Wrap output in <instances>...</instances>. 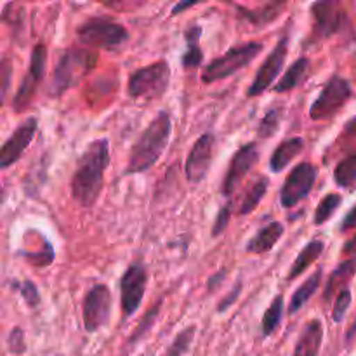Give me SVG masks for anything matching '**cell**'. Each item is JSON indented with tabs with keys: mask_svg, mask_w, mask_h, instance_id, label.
<instances>
[{
	"mask_svg": "<svg viewBox=\"0 0 356 356\" xmlns=\"http://www.w3.org/2000/svg\"><path fill=\"white\" fill-rule=\"evenodd\" d=\"M110 165V143L106 138L94 139L80 155L72 176L70 190L80 207L90 209L99 198L104 184V172Z\"/></svg>",
	"mask_w": 356,
	"mask_h": 356,
	"instance_id": "obj_1",
	"label": "cell"
},
{
	"mask_svg": "<svg viewBox=\"0 0 356 356\" xmlns=\"http://www.w3.org/2000/svg\"><path fill=\"white\" fill-rule=\"evenodd\" d=\"M170 134H172V117L167 110H160L132 145L125 176L143 174L152 169L165 152Z\"/></svg>",
	"mask_w": 356,
	"mask_h": 356,
	"instance_id": "obj_2",
	"label": "cell"
},
{
	"mask_svg": "<svg viewBox=\"0 0 356 356\" xmlns=\"http://www.w3.org/2000/svg\"><path fill=\"white\" fill-rule=\"evenodd\" d=\"M97 65V54L90 49H66L52 72L47 94L51 97H61L72 87L79 86Z\"/></svg>",
	"mask_w": 356,
	"mask_h": 356,
	"instance_id": "obj_3",
	"label": "cell"
},
{
	"mask_svg": "<svg viewBox=\"0 0 356 356\" xmlns=\"http://www.w3.org/2000/svg\"><path fill=\"white\" fill-rule=\"evenodd\" d=\"M261 51H263L261 42H247V44L235 45L222 56L214 58L209 65H205V68L202 70V82L209 86V83L219 82V80L235 75L236 72L250 65L256 59V56H259Z\"/></svg>",
	"mask_w": 356,
	"mask_h": 356,
	"instance_id": "obj_4",
	"label": "cell"
},
{
	"mask_svg": "<svg viewBox=\"0 0 356 356\" xmlns=\"http://www.w3.org/2000/svg\"><path fill=\"white\" fill-rule=\"evenodd\" d=\"M76 38L87 47L117 49L129 40V31L110 17L92 16L76 28Z\"/></svg>",
	"mask_w": 356,
	"mask_h": 356,
	"instance_id": "obj_5",
	"label": "cell"
},
{
	"mask_svg": "<svg viewBox=\"0 0 356 356\" xmlns=\"http://www.w3.org/2000/svg\"><path fill=\"white\" fill-rule=\"evenodd\" d=\"M170 80L167 61H155L138 68L129 76L127 92L132 99H159L165 94Z\"/></svg>",
	"mask_w": 356,
	"mask_h": 356,
	"instance_id": "obj_6",
	"label": "cell"
},
{
	"mask_svg": "<svg viewBox=\"0 0 356 356\" xmlns=\"http://www.w3.org/2000/svg\"><path fill=\"white\" fill-rule=\"evenodd\" d=\"M353 96V87L348 79L341 75H332L323 86L322 92L318 94L309 108L312 120H327L334 117L348 101Z\"/></svg>",
	"mask_w": 356,
	"mask_h": 356,
	"instance_id": "obj_7",
	"label": "cell"
},
{
	"mask_svg": "<svg viewBox=\"0 0 356 356\" xmlns=\"http://www.w3.org/2000/svg\"><path fill=\"white\" fill-rule=\"evenodd\" d=\"M313 17V38L315 40H327V38L339 35L350 28V17L339 2L334 0H322L312 6Z\"/></svg>",
	"mask_w": 356,
	"mask_h": 356,
	"instance_id": "obj_8",
	"label": "cell"
},
{
	"mask_svg": "<svg viewBox=\"0 0 356 356\" xmlns=\"http://www.w3.org/2000/svg\"><path fill=\"white\" fill-rule=\"evenodd\" d=\"M45 68H47V45L38 42L33 47L30 56V66H28L26 75L21 80L16 94L13 97V108L17 113H23L30 106L38 86L45 76Z\"/></svg>",
	"mask_w": 356,
	"mask_h": 356,
	"instance_id": "obj_9",
	"label": "cell"
},
{
	"mask_svg": "<svg viewBox=\"0 0 356 356\" xmlns=\"http://www.w3.org/2000/svg\"><path fill=\"white\" fill-rule=\"evenodd\" d=\"M111 292L108 285L96 284L89 289L82 301L83 329L89 334L97 332L110 323Z\"/></svg>",
	"mask_w": 356,
	"mask_h": 356,
	"instance_id": "obj_10",
	"label": "cell"
},
{
	"mask_svg": "<svg viewBox=\"0 0 356 356\" xmlns=\"http://www.w3.org/2000/svg\"><path fill=\"white\" fill-rule=\"evenodd\" d=\"M148 285V271L145 264L134 263L124 271L120 278V308L124 318H131L145 299Z\"/></svg>",
	"mask_w": 356,
	"mask_h": 356,
	"instance_id": "obj_11",
	"label": "cell"
},
{
	"mask_svg": "<svg viewBox=\"0 0 356 356\" xmlns=\"http://www.w3.org/2000/svg\"><path fill=\"white\" fill-rule=\"evenodd\" d=\"M318 170L312 162H301L291 170L287 179L284 181V186L280 190V204L282 207L292 209L305 200L312 193L313 186L316 183Z\"/></svg>",
	"mask_w": 356,
	"mask_h": 356,
	"instance_id": "obj_12",
	"label": "cell"
},
{
	"mask_svg": "<svg viewBox=\"0 0 356 356\" xmlns=\"http://www.w3.org/2000/svg\"><path fill=\"white\" fill-rule=\"evenodd\" d=\"M287 52H289V35H284V37L278 40V44L273 47V51H271L270 54H268V58L264 59V63L259 66V70H257L252 83H250V87L247 89V97L261 96L264 90H268L271 86H273L278 73L284 70L285 59H287Z\"/></svg>",
	"mask_w": 356,
	"mask_h": 356,
	"instance_id": "obj_13",
	"label": "cell"
},
{
	"mask_svg": "<svg viewBox=\"0 0 356 356\" xmlns=\"http://www.w3.org/2000/svg\"><path fill=\"white\" fill-rule=\"evenodd\" d=\"M257 162H259V146H257V143H245L243 146H240L235 155L232 156V160H229L228 170L222 177L221 193L226 198L232 197L236 186L242 183L243 177L254 169Z\"/></svg>",
	"mask_w": 356,
	"mask_h": 356,
	"instance_id": "obj_14",
	"label": "cell"
},
{
	"mask_svg": "<svg viewBox=\"0 0 356 356\" xmlns=\"http://www.w3.org/2000/svg\"><path fill=\"white\" fill-rule=\"evenodd\" d=\"M214 149L216 136L212 132H205L197 139L184 163V174L190 183L200 184L205 179L211 169L212 159H214Z\"/></svg>",
	"mask_w": 356,
	"mask_h": 356,
	"instance_id": "obj_15",
	"label": "cell"
},
{
	"mask_svg": "<svg viewBox=\"0 0 356 356\" xmlns=\"http://www.w3.org/2000/svg\"><path fill=\"white\" fill-rule=\"evenodd\" d=\"M37 117H28L26 120L17 125L16 131L6 139V143L2 145V149H0V167L2 169H9L13 163H16L23 156L24 149L33 141L35 134H37Z\"/></svg>",
	"mask_w": 356,
	"mask_h": 356,
	"instance_id": "obj_16",
	"label": "cell"
},
{
	"mask_svg": "<svg viewBox=\"0 0 356 356\" xmlns=\"http://www.w3.org/2000/svg\"><path fill=\"white\" fill-rule=\"evenodd\" d=\"M285 226L280 221H271L266 226L259 229L252 238L247 242L245 250L249 254H266L273 250V247L277 245L278 240L284 236Z\"/></svg>",
	"mask_w": 356,
	"mask_h": 356,
	"instance_id": "obj_17",
	"label": "cell"
},
{
	"mask_svg": "<svg viewBox=\"0 0 356 356\" xmlns=\"http://www.w3.org/2000/svg\"><path fill=\"white\" fill-rule=\"evenodd\" d=\"M323 343V323L322 320L313 318L312 322L306 323L296 343L294 355L292 356H318L320 348Z\"/></svg>",
	"mask_w": 356,
	"mask_h": 356,
	"instance_id": "obj_18",
	"label": "cell"
},
{
	"mask_svg": "<svg viewBox=\"0 0 356 356\" xmlns=\"http://www.w3.org/2000/svg\"><path fill=\"white\" fill-rule=\"evenodd\" d=\"M285 7H287V2H270L257 7V9H247L243 6H235V9L243 21H247V23L254 24L257 28H263L273 23Z\"/></svg>",
	"mask_w": 356,
	"mask_h": 356,
	"instance_id": "obj_19",
	"label": "cell"
},
{
	"mask_svg": "<svg viewBox=\"0 0 356 356\" xmlns=\"http://www.w3.org/2000/svg\"><path fill=\"white\" fill-rule=\"evenodd\" d=\"M355 273H356V256L351 257V259H348V261H343V263H341L339 266H337L336 270L330 273L329 282H327L325 292H323V301L330 302L332 301L334 296L337 298L341 292L346 291V289H350L348 285H350L351 278L355 277Z\"/></svg>",
	"mask_w": 356,
	"mask_h": 356,
	"instance_id": "obj_20",
	"label": "cell"
},
{
	"mask_svg": "<svg viewBox=\"0 0 356 356\" xmlns=\"http://www.w3.org/2000/svg\"><path fill=\"white\" fill-rule=\"evenodd\" d=\"M305 148V139L294 136V138H287L280 143V145L275 148V152L271 153L270 159V169L271 172L278 174L299 155Z\"/></svg>",
	"mask_w": 356,
	"mask_h": 356,
	"instance_id": "obj_21",
	"label": "cell"
},
{
	"mask_svg": "<svg viewBox=\"0 0 356 356\" xmlns=\"http://www.w3.org/2000/svg\"><path fill=\"white\" fill-rule=\"evenodd\" d=\"M202 28L198 24H190L184 31V40H186V51L181 56V65L184 70L198 68L204 61V51L200 47Z\"/></svg>",
	"mask_w": 356,
	"mask_h": 356,
	"instance_id": "obj_22",
	"label": "cell"
},
{
	"mask_svg": "<svg viewBox=\"0 0 356 356\" xmlns=\"http://www.w3.org/2000/svg\"><path fill=\"white\" fill-rule=\"evenodd\" d=\"M323 249H325V243L318 238H315V240H312V242L306 243V245L302 247L301 252H299V256L294 259V263H292L291 271H289V275H287V282L301 277V275L305 273V271L308 270V268L312 266V264L315 263L320 256H322Z\"/></svg>",
	"mask_w": 356,
	"mask_h": 356,
	"instance_id": "obj_23",
	"label": "cell"
},
{
	"mask_svg": "<svg viewBox=\"0 0 356 356\" xmlns=\"http://www.w3.org/2000/svg\"><path fill=\"white\" fill-rule=\"evenodd\" d=\"M323 278V268H316L315 273L309 278H306L305 284H301L298 287V291L294 292L291 299V305H289V315H296L302 309V306H306V302L315 296V292L318 291L320 284H322Z\"/></svg>",
	"mask_w": 356,
	"mask_h": 356,
	"instance_id": "obj_24",
	"label": "cell"
},
{
	"mask_svg": "<svg viewBox=\"0 0 356 356\" xmlns=\"http://www.w3.org/2000/svg\"><path fill=\"white\" fill-rule=\"evenodd\" d=\"M308 70H309V59L306 58V56L298 58L291 66H289L287 72L284 73V76L278 80V83H275L273 92L282 94V92H289V90L296 89V87L305 80Z\"/></svg>",
	"mask_w": 356,
	"mask_h": 356,
	"instance_id": "obj_25",
	"label": "cell"
},
{
	"mask_svg": "<svg viewBox=\"0 0 356 356\" xmlns=\"http://www.w3.org/2000/svg\"><path fill=\"white\" fill-rule=\"evenodd\" d=\"M285 312V299L284 296L278 294L275 296L271 305L268 306V309L264 312L263 320H261V336L266 339V337H271L275 334V330L280 327L282 316H284Z\"/></svg>",
	"mask_w": 356,
	"mask_h": 356,
	"instance_id": "obj_26",
	"label": "cell"
},
{
	"mask_svg": "<svg viewBox=\"0 0 356 356\" xmlns=\"http://www.w3.org/2000/svg\"><path fill=\"white\" fill-rule=\"evenodd\" d=\"M270 190V179L268 177H257L252 184H250L249 190L243 195V200L240 204L238 216H247L250 212H254L257 209V205L261 204V200L264 198V195Z\"/></svg>",
	"mask_w": 356,
	"mask_h": 356,
	"instance_id": "obj_27",
	"label": "cell"
},
{
	"mask_svg": "<svg viewBox=\"0 0 356 356\" xmlns=\"http://www.w3.org/2000/svg\"><path fill=\"white\" fill-rule=\"evenodd\" d=\"M334 181L339 188H351L356 183V153L344 156L334 169Z\"/></svg>",
	"mask_w": 356,
	"mask_h": 356,
	"instance_id": "obj_28",
	"label": "cell"
},
{
	"mask_svg": "<svg viewBox=\"0 0 356 356\" xmlns=\"http://www.w3.org/2000/svg\"><path fill=\"white\" fill-rule=\"evenodd\" d=\"M282 117H284V108L273 106L268 110V113L261 118L259 125H257V138L259 139H270L277 134L280 129Z\"/></svg>",
	"mask_w": 356,
	"mask_h": 356,
	"instance_id": "obj_29",
	"label": "cell"
},
{
	"mask_svg": "<svg viewBox=\"0 0 356 356\" xmlns=\"http://www.w3.org/2000/svg\"><path fill=\"white\" fill-rule=\"evenodd\" d=\"M341 204H343V197H341L339 193H327L325 197L320 200L318 207H316L313 222H315L316 226L325 225V222L332 218L334 212L341 207Z\"/></svg>",
	"mask_w": 356,
	"mask_h": 356,
	"instance_id": "obj_30",
	"label": "cell"
},
{
	"mask_svg": "<svg viewBox=\"0 0 356 356\" xmlns=\"http://www.w3.org/2000/svg\"><path fill=\"white\" fill-rule=\"evenodd\" d=\"M195 332H197V327L190 325L186 329L181 330L176 336V339L172 341V344L169 346V351H167V356H184L190 351L191 343H193Z\"/></svg>",
	"mask_w": 356,
	"mask_h": 356,
	"instance_id": "obj_31",
	"label": "cell"
},
{
	"mask_svg": "<svg viewBox=\"0 0 356 356\" xmlns=\"http://www.w3.org/2000/svg\"><path fill=\"white\" fill-rule=\"evenodd\" d=\"M160 306H162V302H156V305L153 306L152 309H148V313L143 316V320L139 322V325L136 327V330L132 332V336L129 337V346H134L138 341H141L143 337L149 332V329L153 327V323H155L156 316H159V313H160Z\"/></svg>",
	"mask_w": 356,
	"mask_h": 356,
	"instance_id": "obj_32",
	"label": "cell"
},
{
	"mask_svg": "<svg viewBox=\"0 0 356 356\" xmlns=\"http://www.w3.org/2000/svg\"><path fill=\"white\" fill-rule=\"evenodd\" d=\"M14 287L19 289L21 298L24 299V302H26L30 308H37V306L40 305V294H38L37 285H35L31 280H24L21 282V284L14 282Z\"/></svg>",
	"mask_w": 356,
	"mask_h": 356,
	"instance_id": "obj_33",
	"label": "cell"
},
{
	"mask_svg": "<svg viewBox=\"0 0 356 356\" xmlns=\"http://www.w3.org/2000/svg\"><path fill=\"white\" fill-rule=\"evenodd\" d=\"M351 301H353V296H351L350 289H346V291H343L339 296H337L336 306H334V309H332L334 322L336 323L343 322L344 316H346V313H348V309H350Z\"/></svg>",
	"mask_w": 356,
	"mask_h": 356,
	"instance_id": "obj_34",
	"label": "cell"
},
{
	"mask_svg": "<svg viewBox=\"0 0 356 356\" xmlns=\"http://www.w3.org/2000/svg\"><path fill=\"white\" fill-rule=\"evenodd\" d=\"M7 346L9 351L14 355H23L26 351V343H24V332L23 329L16 327V329L10 330L9 337H7Z\"/></svg>",
	"mask_w": 356,
	"mask_h": 356,
	"instance_id": "obj_35",
	"label": "cell"
},
{
	"mask_svg": "<svg viewBox=\"0 0 356 356\" xmlns=\"http://www.w3.org/2000/svg\"><path fill=\"white\" fill-rule=\"evenodd\" d=\"M229 216H232V204L228 202V204L222 205V207L219 209L218 218H216L214 226H212V236H214V238H218V236L221 235L226 228H228Z\"/></svg>",
	"mask_w": 356,
	"mask_h": 356,
	"instance_id": "obj_36",
	"label": "cell"
},
{
	"mask_svg": "<svg viewBox=\"0 0 356 356\" xmlns=\"http://www.w3.org/2000/svg\"><path fill=\"white\" fill-rule=\"evenodd\" d=\"M242 289H243V284H242V282H238V284H236L235 287H233L232 291H229L228 294H226L225 298H222L221 301H219V305H218V313L228 312V309L232 308L233 305H235L236 299L240 298V294H242Z\"/></svg>",
	"mask_w": 356,
	"mask_h": 356,
	"instance_id": "obj_37",
	"label": "cell"
},
{
	"mask_svg": "<svg viewBox=\"0 0 356 356\" xmlns=\"http://www.w3.org/2000/svg\"><path fill=\"white\" fill-rule=\"evenodd\" d=\"M0 73H2V101H6L7 90H9L10 86V65L7 58L2 59V70H0Z\"/></svg>",
	"mask_w": 356,
	"mask_h": 356,
	"instance_id": "obj_38",
	"label": "cell"
},
{
	"mask_svg": "<svg viewBox=\"0 0 356 356\" xmlns=\"http://www.w3.org/2000/svg\"><path fill=\"white\" fill-rule=\"evenodd\" d=\"M226 275H228V270H219L218 273L211 275V277H209V280H207V291L209 292H214L216 289H218L219 285H221L222 282H225Z\"/></svg>",
	"mask_w": 356,
	"mask_h": 356,
	"instance_id": "obj_39",
	"label": "cell"
},
{
	"mask_svg": "<svg viewBox=\"0 0 356 356\" xmlns=\"http://www.w3.org/2000/svg\"><path fill=\"white\" fill-rule=\"evenodd\" d=\"M356 228V205L344 216L343 222H341V232H348V229H353Z\"/></svg>",
	"mask_w": 356,
	"mask_h": 356,
	"instance_id": "obj_40",
	"label": "cell"
},
{
	"mask_svg": "<svg viewBox=\"0 0 356 356\" xmlns=\"http://www.w3.org/2000/svg\"><path fill=\"white\" fill-rule=\"evenodd\" d=\"M343 254L344 256H353V254H356V235L353 236V238H350L346 243H344Z\"/></svg>",
	"mask_w": 356,
	"mask_h": 356,
	"instance_id": "obj_41",
	"label": "cell"
},
{
	"mask_svg": "<svg viewBox=\"0 0 356 356\" xmlns=\"http://www.w3.org/2000/svg\"><path fill=\"white\" fill-rule=\"evenodd\" d=\"M198 2H179V3H176V6L172 7V10H170V16H176V14H179V13H183V10H186V9H190V7H193V6H197Z\"/></svg>",
	"mask_w": 356,
	"mask_h": 356,
	"instance_id": "obj_42",
	"label": "cell"
},
{
	"mask_svg": "<svg viewBox=\"0 0 356 356\" xmlns=\"http://www.w3.org/2000/svg\"><path fill=\"white\" fill-rule=\"evenodd\" d=\"M344 132H346V134H356V115L351 120H348L346 124H344Z\"/></svg>",
	"mask_w": 356,
	"mask_h": 356,
	"instance_id": "obj_43",
	"label": "cell"
}]
</instances>
